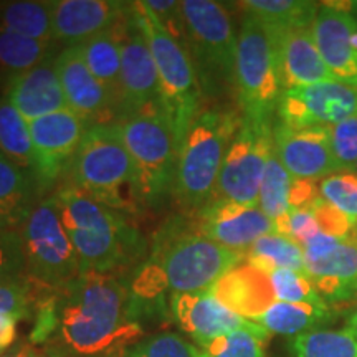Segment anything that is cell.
<instances>
[{
  "instance_id": "cell-30",
  "label": "cell",
  "mask_w": 357,
  "mask_h": 357,
  "mask_svg": "<svg viewBox=\"0 0 357 357\" xmlns=\"http://www.w3.org/2000/svg\"><path fill=\"white\" fill-rule=\"evenodd\" d=\"M53 55H56L55 43L0 32V83L7 88L10 79L35 68Z\"/></svg>"
},
{
  "instance_id": "cell-11",
  "label": "cell",
  "mask_w": 357,
  "mask_h": 357,
  "mask_svg": "<svg viewBox=\"0 0 357 357\" xmlns=\"http://www.w3.org/2000/svg\"><path fill=\"white\" fill-rule=\"evenodd\" d=\"M273 154L271 119L243 118L223 159L212 200L258 205L266 164Z\"/></svg>"
},
{
  "instance_id": "cell-19",
  "label": "cell",
  "mask_w": 357,
  "mask_h": 357,
  "mask_svg": "<svg viewBox=\"0 0 357 357\" xmlns=\"http://www.w3.org/2000/svg\"><path fill=\"white\" fill-rule=\"evenodd\" d=\"M55 68L70 111L78 114L88 126L114 121L113 101L84 63L79 47H66L58 52Z\"/></svg>"
},
{
  "instance_id": "cell-15",
  "label": "cell",
  "mask_w": 357,
  "mask_h": 357,
  "mask_svg": "<svg viewBox=\"0 0 357 357\" xmlns=\"http://www.w3.org/2000/svg\"><path fill=\"white\" fill-rule=\"evenodd\" d=\"M197 231L234 252L247 253L258 238L275 234V222L258 205L211 200L197 212Z\"/></svg>"
},
{
  "instance_id": "cell-20",
  "label": "cell",
  "mask_w": 357,
  "mask_h": 357,
  "mask_svg": "<svg viewBox=\"0 0 357 357\" xmlns=\"http://www.w3.org/2000/svg\"><path fill=\"white\" fill-rule=\"evenodd\" d=\"M281 88L293 89L331 82L333 75L316 47L311 29H288L271 32Z\"/></svg>"
},
{
  "instance_id": "cell-13",
  "label": "cell",
  "mask_w": 357,
  "mask_h": 357,
  "mask_svg": "<svg viewBox=\"0 0 357 357\" xmlns=\"http://www.w3.org/2000/svg\"><path fill=\"white\" fill-rule=\"evenodd\" d=\"M88 124L65 109L29 121L33 146V172L42 190L48 189L77 153Z\"/></svg>"
},
{
  "instance_id": "cell-1",
  "label": "cell",
  "mask_w": 357,
  "mask_h": 357,
  "mask_svg": "<svg viewBox=\"0 0 357 357\" xmlns=\"http://www.w3.org/2000/svg\"><path fill=\"white\" fill-rule=\"evenodd\" d=\"M137 300L114 273L88 271L40 296L33 344L56 347V357H106L126 349L142 334Z\"/></svg>"
},
{
  "instance_id": "cell-27",
  "label": "cell",
  "mask_w": 357,
  "mask_h": 357,
  "mask_svg": "<svg viewBox=\"0 0 357 357\" xmlns=\"http://www.w3.org/2000/svg\"><path fill=\"white\" fill-rule=\"evenodd\" d=\"M333 318V310L328 303L318 305H294V303L275 301L253 323L260 324L266 333L280 336L296 337L312 329H318Z\"/></svg>"
},
{
  "instance_id": "cell-7",
  "label": "cell",
  "mask_w": 357,
  "mask_h": 357,
  "mask_svg": "<svg viewBox=\"0 0 357 357\" xmlns=\"http://www.w3.org/2000/svg\"><path fill=\"white\" fill-rule=\"evenodd\" d=\"M70 184L114 211H126L131 202L132 162L113 123L91 124L66 167ZM132 200V199H131Z\"/></svg>"
},
{
  "instance_id": "cell-16",
  "label": "cell",
  "mask_w": 357,
  "mask_h": 357,
  "mask_svg": "<svg viewBox=\"0 0 357 357\" xmlns=\"http://www.w3.org/2000/svg\"><path fill=\"white\" fill-rule=\"evenodd\" d=\"M273 151L283 167L296 178L319 182L337 174L329 128L293 129L276 123Z\"/></svg>"
},
{
  "instance_id": "cell-49",
  "label": "cell",
  "mask_w": 357,
  "mask_h": 357,
  "mask_svg": "<svg viewBox=\"0 0 357 357\" xmlns=\"http://www.w3.org/2000/svg\"><path fill=\"white\" fill-rule=\"evenodd\" d=\"M347 6H349V8H351V12H352V13H354V15L357 17V0H356V2H349V3H347Z\"/></svg>"
},
{
  "instance_id": "cell-31",
  "label": "cell",
  "mask_w": 357,
  "mask_h": 357,
  "mask_svg": "<svg viewBox=\"0 0 357 357\" xmlns=\"http://www.w3.org/2000/svg\"><path fill=\"white\" fill-rule=\"evenodd\" d=\"M0 153L35 176L29 121L6 96H0Z\"/></svg>"
},
{
  "instance_id": "cell-28",
  "label": "cell",
  "mask_w": 357,
  "mask_h": 357,
  "mask_svg": "<svg viewBox=\"0 0 357 357\" xmlns=\"http://www.w3.org/2000/svg\"><path fill=\"white\" fill-rule=\"evenodd\" d=\"M52 2L45 0H10L0 2V32L53 42Z\"/></svg>"
},
{
  "instance_id": "cell-47",
  "label": "cell",
  "mask_w": 357,
  "mask_h": 357,
  "mask_svg": "<svg viewBox=\"0 0 357 357\" xmlns=\"http://www.w3.org/2000/svg\"><path fill=\"white\" fill-rule=\"evenodd\" d=\"M346 328L349 329V331L354 334L356 339H357V306L354 307V311H352L351 314H349V318H347Z\"/></svg>"
},
{
  "instance_id": "cell-51",
  "label": "cell",
  "mask_w": 357,
  "mask_h": 357,
  "mask_svg": "<svg viewBox=\"0 0 357 357\" xmlns=\"http://www.w3.org/2000/svg\"><path fill=\"white\" fill-rule=\"evenodd\" d=\"M53 357H56V356H53Z\"/></svg>"
},
{
  "instance_id": "cell-50",
  "label": "cell",
  "mask_w": 357,
  "mask_h": 357,
  "mask_svg": "<svg viewBox=\"0 0 357 357\" xmlns=\"http://www.w3.org/2000/svg\"><path fill=\"white\" fill-rule=\"evenodd\" d=\"M354 172H356V174H357V164H356V169H354Z\"/></svg>"
},
{
  "instance_id": "cell-17",
  "label": "cell",
  "mask_w": 357,
  "mask_h": 357,
  "mask_svg": "<svg viewBox=\"0 0 357 357\" xmlns=\"http://www.w3.org/2000/svg\"><path fill=\"white\" fill-rule=\"evenodd\" d=\"M312 35L333 78L357 88V17L351 8L321 3Z\"/></svg>"
},
{
  "instance_id": "cell-18",
  "label": "cell",
  "mask_w": 357,
  "mask_h": 357,
  "mask_svg": "<svg viewBox=\"0 0 357 357\" xmlns=\"http://www.w3.org/2000/svg\"><path fill=\"white\" fill-rule=\"evenodd\" d=\"M53 42L78 47L114 29L129 17L131 3L113 0H55L52 2Z\"/></svg>"
},
{
  "instance_id": "cell-8",
  "label": "cell",
  "mask_w": 357,
  "mask_h": 357,
  "mask_svg": "<svg viewBox=\"0 0 357 357\" xmlns=\"http://www.w3.org/2000/svg\"><path fill=\"white\" fill-rule=\"evenodd\" d=\"M187 47L197 70L204 95L235 89L236 40L229 10L213 0H184Z\"/></svg>"
},
{
  "instance_id": "cell-14",
  "label": "cell",
  "mask_w": 357,
  "mask_h": 357,
  "mask_svg": "<svg viewBox=\"0 0 357 357\" xmlns=\"http://www.w3.org/2000/svg\"><path fill=\"white\" fill-rule=\"evenodd\" d=\"M160 102L159 78L144 33L131 15L121 38V84L116 119Z\"/></svg>"
},
{
  "instance_id": "cell-44",
  "label": "cell",
  "mask_w": 357,
  "mask_h": 357,
  "mask_svg": "<svg viewBox=\"0 0 357 357\" xmlns=\"http://www.w3.org/2000/svg\"><path fill=\"white\" fill-rule=\"evenodd\" d=\"M144 6L158 17L164 29L174 38L187 45V30L182 2H177V0H146Z\"/></svg>"
},
{
  "instance_id": "cell-45",
  "label": "cell",
  "mask_w": 357,
  "mask_h": 357,
  "mask_svg": "<svg viewBox=\"0 0 357 357\" xmlns=\"http://www.w3.org/2000/svg\"><path fill=\"white\" fill-rule=\"evenodd\" d=\"M17 323L15 316L0 312V354L8 351L17 339Z\"/></svg>"
},
{
  "instance_id": "cell-24",
  "label": "cell",
  "mask_w": 357,
  "mask_h": 357,
  "mask_svg": "<svg viewBox=\"0 0 357 357\" xmlns=\"http://www.w3.org/2000/svg\"><path fill=\"white\" fill-rule=\"evenodd\" d=\"M211 291L222 305L248 321H255L276 301L270 275L245 260L223 275Z\"/></svg>"
},
{
  "instance_id": "cell-2",
  "label": "cell",
  "mask_w": 357,
  "mask_h": 357,
  "mask_svg": "<svg viewBox=\"0 0 357 357\" xmlns=\"http://www.w3.org/2000/svg\"><path fill=\"white\" fill-rule=\"evenodd\" d=\"M245 260V253L218 245L184 222L174 218L158 231L153 255L131 281L137 301H155L164 293L211 291L231 268Z\"/></svg>"
},
{
  "instance_id": "cell-39",
  "label": "cell",
  "mask_w": 357,
  "mask_h": 357,
  "mask_svg": "<svg viewBox=\"0 0 357 357\" xmlns=\"http://www.w3.org/2000/svg\"><path fill=\"white\" fill-rule=\"evenodd\" d=\"M26 276L24 243L20 230L0 234V287L24 280Z\"/></svg>"
},
{
  "instance_id": "cell-42",
  "label": "cell",
  "mask_w": 357,
  "mask_h": 357,
  "mask_svg": "<svg viewBox=\"0 0 357 357\" xmlns=\"http://www.w3.org/2000/svg\"><path fill=\"white\" fill-rule=\"evenodd\" d=\"M144 357H195V347L172 333H160L134 342Z\"/></svg>"
},
{
  "instance_id": "cell-23",
  "label": "cell",
  "mask_w": 357,
  "mask_h": 357,
  "mask_svg": "<svg viewBox=\"0 0 357 357\" xmlns=\"http://www.w3.org/2000/svg\"><path fill=\"white\" fill-rule=\"evenodd\" d=\"M56 55L10 79L7 84L3 96L19 109L26 121L68 109L55 68Z\"/></svg>"
},
{
  "instance_id": "cell-22",
  "label": "cell",
  "mask_w": 357,
  "mask_h": 357,
  "mask_svg": "<svg viewBox=\"0 0 357 357\" xmlns=\"http://www.w3.org/2000/svg\"><path fill=\"white\" fill-rule=\"evenodd\" d=\"M305 273L329 306L356 298L357 234L344 236L319 255L305 257Z\"/></svg>"
},
{
  "instance_id": "cell-34",
  "label": "cell",
  "mask_w": 357,
  "mask_h": 357,
  "mask_svg": "<svg viewBox=\"0 0 357 357\" xmlns=\"http://www.w3.org/2000/svg\"><path fill=\"white\" fill-rule=\"evenodd\" d=\"M270 337L260 324L250 321L247 326L215 339L207 346H197L195 357H265V342Z\"/></svg>"
},
{
  "instance_id": "cell-48",
  "label": "cell",
  "mask_w": 357,
  "mask_h": 357,
  "mask_svg": "<svg viewBox=\"0 0 357 357\" xmlns=\"http://www.w3.org/2000/svg\"><path fill=\"white\" fill-rule=\"evenodd\" d=\"M13 229H15V227L12 225V222L8 220L3 213H0V234H3V231L7 230H13Z\"/></svg>"
},
{
  "instance_id": "cell-46",
  "label": "cell",
  "mask_w": 357,
  "mask_h": 357,
  "mask_svg": "<svg viewBox=\"0 0 357 357\" xmlns=\"http://www.w3.org/2000/svg\"><path fill=\"white\" fill-rule=\"evenodd\" d=\"M6 357H43V356L38 354L33 347L24 346V347H19L15 352H12V354H8Z\"/></svg>"
},
{
  "instance_id": "cell-6",
  "label": "cell",
  "mask_w": 357,
  "mask_h": 357,
  "mask_svg": "<svg viewBox=\"0 0 357 357\" xmlns=\"http://www.w3.org/2000/svg\"><path fill=\"white\" fill-rule=\"evenodd\" d=\"M132 19L144 33L153 53L159 78L160 106L182 144L192 123L204 108V91L189 47L174 38L144 2L132 3Z\"/></svg>"
},
{
  "instance_id": "cell-12",
  "label": "cell",
  "mask_w": 357,
  "mask_h": 357,
  "mask_svg": "<svg viewBox=\"0 0 357 357\" xmlns=\"http://www.w3.org/2000/svg\"><path fill=\"white\" fill-rule=\"evenodd\" d=\"M357 113V88L336 79L284 89L276 116L287 128H331Z\"/></svg>"
},
{
  "instance_id": "cell-25",
  "label": "cell",
  "mask_w": 357,
  "mask_h": 357,
  "mask_svg": "<svg viewBox=\"0 0 357 357\" xmlns=\"http://www.w3.org/2000/svg\"><path fill=\"white\" fill-rule=\"evenodd\" d=\"M128 20L123 26H114L108 32H102L78 45L84 63L93 77L108 91L116 109L119 100V84H121V33L126 29Z\"/></svg>"
},
{
  "instance_id": "cell-5",
  "label": "cell",
  "mask_w": 357,
  "mask_h": 357,
  "mask_svg": "<svg viewBox=\"0 0 357 357\" xmlns=\"http://www.w3.org/2000/svg\"><path fill=\"white\" fill-rule=\"evenodd\" d=\"M243 116L230 106L202 108L187 131L178 153L174 197L197 213L212 200L220 169Z\"/></svg>"
},
{
  "instance_id": "cell-36",
  "label": "cell",
  "mask_w": 357,
  "mask_h": 357,
  "mask_svg": "<svg viewBox=\"0 0 357 357\" xmlns=\"http://www.w3.org/2000/svg\"><path fill=\"white\" fill-rule=\"evenodd\" d=\"M271 288H273L275 300L281 303H294V305H318L326 303L319 293L316 291L314 284L307 278L306 273L296 270H275L270 271Z\"/></svg>"
},
{
  "instance_id": "cell-29",
  "label": "cell",
  "mask_w": 357,
  "mask_h": 357,
  "mask_svg": "<svg viewBox=\"0 0 357 357\" xmlns=\"http://www.w3.org/2000/svg\"><path fill=\"white\" fill-rule=\"evenodd\" d=\"M240 6L266 30L280 32L288 29H311L321 3L311 0H247Z\"/></svg>"
},
{
  "instance_id": "cell-33",
  "label": "cell",
  "mask_w": 357,
  "mask_h": 357,
  "mask_svg": "<svg viewBox=\"0 0 357 357\" xmlns=\"http://www.w3.org/2000/svg\"><path fill=\"white\" fill-rule=\"evenodd\" d=\"M293 357H357V339L349 329L318 328L291 341Z\"/></svg>"
},
{
  "instance_id": "cell-10",
  "label": "cell",
  "mask_w": 357,
  "mask_h": 357,
  "mask_svg": "<svg viewBox=\"0 0 357 357\" xmlns=\"http://www.w3.org/2000/svg\"><path fill=\"white\" fill-rule=\"evenodd\" d=\"M26 276L50 291L61 289L82 275L79 260L58 215L53 197H45L20 225Z\"/></svg>"
},
{
  "instance_id": "cell-26",
  "label": "cell",
  "mask_w": 357,
  "mask_h": 357,
  "mask_svg": "<svg viewBox=\"0 0 357 357\" xmlns=\"http://www.w3.org/2000/svg\"><path fill=\"white\" fill-rule=\"evenodd\" d=\"M40 192L42 187L32 172L15 166L0 153V213L7 217L15 229L38 204Z\"/></svg>"
},
{
  "instance_id": "cell-40",
  "label": "cell",
  "mask_w": 357,
  "mask_h": 357,
  "mask_svg": "<svg viewBox=\"0 0 357 357\" xmlns=\"http://www.w3.org/2000/svg\"><path fill=\"white\" fill-rule=\"evenodd\" d=\"M339 172H354L357 164V113L329 128Z\"/></svg>"
},
{
  "instance_id": "cell-32",
  "label": "cell",
  "mask_w": 357,
  "mask_h": 357,
  "mask_svg": "<svg viewBox=\"0 0 357 357\" xmlns=\"http://www.w3.org/2000/svg\"><path fill=\"white\" fill-rule=\"evenodd\" d=\"M245 261L266 273L275 270H296L305 273L303 248L280 234H268L258 238L245 253Z\"/></svg>"
},
{
  "instance_id": "cell-43",
  "label": "cell",
  "mask_w": 357,
  "mask_h": 357,
  "mask_svg": "<svg viewBox=\"0 0 357 357\" xmlns=\"http://www.w3.org/2000/svg\"><path fill=\"white\" fill-rule=\"evenodd\" d=\"M310 211L316 218L319 230L323 234L339 236V238H344V236H351L357 234L356 225L347 218L344 213L339 212L336 207H333L331 204H328L321 197L314 200V204L311 205Z\"/></svg>"
},
{
  "instance_id": "cell-21",
  "label": "cell",
  "mask_w": 357,
  "mask_h": 357,
  "mask_svg": "<svg viewBox=\"0 0 357 357\" xmlns=\"http://www.w3.org/2000/svg\"><path fill=\"white\" fill-rule=\"evenodd\" d=\"M171 312L178 328L189 334L199 347L250 323L222 305L212 291L172 294Z\"/></svg>"
},
{
  "instance_id": "cell-37",
  "label": "cell",
  "mask_w": 357,
  "mask_h": 357,
  "mask_svg": "<svg viewBox=\"0 0 357 357\" xmlns=\"http://www.w3.org/2000/svg\"><path fill=\"white\" fill-rule=\"evenodd\" d=\"M319 195L336 207L357 229V174L337 172L319 182Z\"/></svg>"
},
{
  "instance_id": "cell-35",
  "label": "cell",
  "mask_w": 357,
  "mask_h": 357,
  "mask_svg": "<svg viewBox=\"0 0 357 357\" xmlns=\"http://www.w3.org/2000/svg\"><path fill=\"white\" fill-rule=\"evenodd\" d=\"M293 184L294 177L283 167L273 151L263 174L258 194V207L273 222L291 211Z\"/></svg>"
},
{
  "instance_id": "cell-3",
  "label": "cell",
  "mask_w": 357,
  "mask_h": 357,
  "mask_svg": "<svg viewBox=\"0 0 357 357\" xmlns=\"http://www.w3.org/2000/svg\"><path fill=\"white\" fill-rule=\"evenodd\" d=\"M52 197L77 250L82 273H114L144 255V238L119 211L96 202L71 184L60 187Z\"/></svg>"
},
{
  "instance_id": "cell-9",
  "label": "cell",
  "mask_w": 357,
  "mask_h": 357,
  "mask_svg": "<svg viewBox=\"0 0 357 357\" xmlns=\"http://www.w3.org/2000/svg\"><path fill=\"white\" fill-rule=\"evenodd\" d=\"M235 93L240 113L248 119H271L283 93L271 35L245 13L236 40Z\"/></svg>"
},
{
  "instance_id": "cell-38",
  "label": "cell",
  "mask_w": 357,
  "mask_h": 357,
  "mask_svg": "<svg viewBox=\"0 0 357 357\" xmlns=\"http://www.w3.org/2000/svg\"><path fill=\"white\" fill-rule=\"evenodd\" d=\"M38 287L29 276L10 284L0 287V312L15 316L17 319H29L37 310Z\"/></svg>"
},
{
  "instance_id": "cell-41",
  "label": "cell",
  "mask_w": 357,
  "mask_h": 357,
  "mask_svg": "<svg viewBox=\"0 0 357 357\" xmlns=\"http://www.w3.org/2000/svg\"><path fill=\"white\" fill-rule=\"evenodd\" d=\"M319 227L312 212L307 208H293L278 220H275V234L288 236L303 247L307 240L319 234Z\"/></svg>"
},
{
  "instance_id": "cell-4",
  "label": "cell",
  "mask_w": 357,
  "mask_h": 357,
  "mask_svg": "<svg viewBox=\"0 0 357 357\" xmlns=\"http://www.w3.org/2000/svg\"><path fill=\"white\" fill-rule=\"evenodd\" d=\"M132 162L134 205L155 207L174 192L181 142L162 106L153 105L114 119Z\"/></svg>"
}]
</instances>
